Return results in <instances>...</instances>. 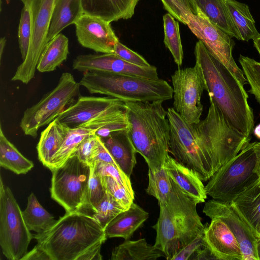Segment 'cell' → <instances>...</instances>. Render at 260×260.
Returning <instances> with one entry per match:
<instances>
[{
  "label": "cell",
  "instance_id": "1",
  "mask_svg": "<svg viewBox=\"0 0 260 260\" xmlns=\"http://www.w3.org/2000/svg\"><path fill=\"white\" fill-rule=\"evenodd\" d=\"M210 102L206 118L197 124L187 122L173 108L167 111L170 126V152L176 160L195 171L203 182L208 181L250 140L231 127Z\"/></svg>",
  "mask_w": 260,
  "mask_h": 260
},
{
  "label": "cell",
  "instance_id": "48",
  "mask_svg": "<svg viewBox=\"0 0 260 260\" xmlns=\"http://www.w3.org/2000/svg\"><path fill=\"white\" fill-rule=\"evenodd\" d=\"M256 161L254 169V172L257 174L260 180V141L256 142L255 145Z\"/></svg>",
  "mask_w": 260,
  "mask_h": 260
},
{
  "label": "cell",
  "instance_id": "32",
  "mask_svg": "<svg viewBox=\"0 0 260 260\" xmlns=\"http://www.w3.org/2000/svg\"><path fill=\"white\" fill-rule=\"evenodd\" d=\"M95 131L85 127H69L65 139L48 168L51 171L61 166L75 153L81 142Z\"/></svg>",
  "mask_w": 260,
  "mask_h": 260
},
{
  "label": "cell",
  "instance_id": "36",
  "mask_svg": "<svg viewBox=\"0 0 260 260\" xmlns=\"http://www.w3.org/2000/svg\"><path fill=\"white\" fill-rule=\"evenodd\" d=\"M239 61L250 87L248 92L260 104V62L242 55H240Z\"/></svg>",
  "mask_w": 260,
  "mask_h": 260
},
{
  "label": "cell",
  "instance_id": "40",
  "mask_svg": "<svg viewBox=\"0 0 260 260\" xmlns=\"http://www.w3.org/2000/svg\"><path fill=\"white\" fill-rule=\"evenodd\" d=\"M106 192L111 195L125 210L134 203L133 197L122 185L110 176H101Z\"/></svg>",
  "mask_w": 260,
  "mask_h": 260
},
{
  "label": "cell",
  "instance_id": "24",
  "mask_svg": "<svg viewBox=\"0 0 260 260\" xmlns=\"http://www.w3.org/2000/svg\"><path fill=\"white\" fill-rule=\"evenodd\" d=\"M69 127L55 119L41 132L37 149L39 160L46 167L61 146Z\"/></svg>",
  "mask_w": 260,
  "mask_h": 260
},
{
  "label": "cell",
  "instance_id": "2",
  "mask_svg": "<svg viewBox=\"0 0 260 260\" xmlns=\"http://www.w3.org/2000/svg\"><path fill=\"white\" fill-rule=\"evenodd\" d=\"M194 54L210 102L216 106L231 127L250 138L254 129V115L244 85L210 54L200 40L196 44Z\"/></svg>",
  "mask_w": 260,
  "mask_h": 260
},
{
  "label": "cell",
  "instance_id": "8",
  "mask_svg": "<svg viewBox=\"0 0 260 260\" xmlns=\"http://www.w3.org/2000/svg\"><path fill=\"white\" fill-rule=\"evenodd\" d=\"M80 86L71 73H63L54 89L24 111L20 122L24 134L36 137L40 127L48 125L75 102L80 94Z\"/></svg>",
  "mask_w": 260,
  "mask_h": 260
},
{
  "label": "cell",
  "instance_id": "41",
  "mask_svg": "<svg viewBox=\"0 0 260 260\" xmlns=\"http://www.w3.org/2000/svg\"><path fill=\"white\" fill-rule=\"evenodd\" d=\"M93 164L95 165L96 170L101 176H107L112 177L124 187L134 197V191L130 177L126 175L120 168L113 164L103 162H98Z\"/></svg>",
  "mask_w": 260,
  "mask_h": 260
},
{
  "label": "cell",
  "instance_id": "47",
  "mask_svg": "<svg viewBox=\"0 0 260 260\" xmlns=\"http://www.w3.org/2000/svg\"><path fill=\"white\" fill-rule=\"evenodd\" d=\"M101 246L102 245H100L92 247L82 254L78 260L102 259L100 253Z\"/></svg>",
  "mask_w": 260,
  "mask_h": 260
},
{
  "label": "cell",
  "instance_id": "22",
  "mask_svg": "<svg viewBox=\"0 0 260 260\" xmlns=\"http://www.w3.org/2000/svg\"><path fill=\"white\" fill-rule=\"evenodd\" d=\"M102 139L120 168L130 177L137 164V152L127 129L114 132L108 137Z\"/></svg>",
  "mask_w": 260,
  "mask_h": 260
},
{
  "label": "cell",
  "instance_id": "3",
  "mask_svg": "<svg viewBox=\"0 0 260 260\" xmlns=\"http://www.w3.org/2000/svg\"><path fill=\"white\" fill-rule=\"evenodd\" d=\"M85 210L66 212L48 230L33 235L51 260H78L107 238L104 227Z\"/></svg>",
  "mask_w": 260,
  "mask_h": 260
},
{
  "label": "cell",
  "instance_id": "15",
  "mask_svg": "<svg viewBox=\"0 0 260 260\" xmlns=\"http://www.w3.org/2000/svg\"><path fill=\"white\" fill-rule=\"evenodd\" d=\"M72 67L73 69L83 72H101L152 80L159 79L155 66L143 67L133 64L114 53L79 55L74 59Z\"/></svg>",
  "mask_w": 260,
  "mask_h": 260
},
{
  "label": "cell",
  "instance_id": "18",
  "mask_svg": "<svg viewBox=\"0 0 260 260\" xmlns=\"http://www.w3.org/2000/svg\"><path fill=\"white\" fill-rule=\"evenodd\" d=\"M204 239L214 259L242 260L239 243L222 220L211 219L209 225L206 224Z\"/></svg>",
  "mask_w": 260,
  "mask_h": 260
},
{
  "label": "cell",
  "instance_id": "25",
  "mask_svg": "<svg viewBox=\"0 0 260 260\" xmlns=\"http://www.w3.org/2000/svg\"><path fill=\"white\" fill-rule=\"evenodd\" d=\"M84 14L81 0H55L47 39L49 42Z\"/></svg>",
  "mask_w": 260,
  "mask_h": 260
},
{
  "label": "cell",
  "instance_id": "14",
  "mask_svg": "<svg viewBox=\"0 0 260 260\" xmlns=\"http://www.w3.org/2000/svg\"><path fill=\"white\" fill-rule=\"evenodd\" d=\"M203 212L211 220L219 219L228 226L239 243L242 260H258L257 235L233 202L211 199L205 203Z\"/></svg>",
  "mask_w": 260,
  "mask_h": 260
},
{
  "label": "cell",
  "instance_id": "4",
  "mask_svg": "<svg viewBox=\"0 0 260 260\" xmlns=\"http://www.w3.org/2000/svg\"><path fill=\"white\" fill-rule=\"evenodd\" d=\"M162 103L124 102L131 140L153 170L164 166L170 152V126Z\"/></svg>",
  "mask_w": 260,
  "mask_h": 260
},
{
  "label": "cell",
  "instance_id": "34",
  "mask_svg": "<svg viewBox=\"0 0 260 260\" xmlns=\"http://www.w3.org/2000/svg\"><path fill=\"white\" fill-rule=\"evenodd\" d=\"M148 185L146 192L154 197L158 204L164 202L172 189L171 179L164 166L160 169L148 168Z\"/></svg>",
  "mask_w": 260,
  "mask_h": 260
},
{
  "label": "cell",
  "instance_id": "37",
  "mask_svg": "<svg viewBox=\"0 0 260 260\" xmlns=\"http://www.w3.org/2000/svg\"><path fill=\"white\" fill-rule=\"evenodd\" d=\"M125 210L111 195L106 192L92 214L105 228L112 219Z\"/></svg>",
  "mask_w": 260,
  "mask_h": 260
},
{
  "label": "cell",
  "instance_id": "12",
  "mask_svg": "<svg viewBox=\"0 0 260 260\" xmlns=\"http://www.w3.org/2000/svg\"><path fill=\"white\" fill-rule=\"evenodd\" d=\"M173 108L190 124L199 123L203 106L201 98L205 84L201 70L196 63L192 67L176 70L171 75Z\"/></svg>",
  "mask_w": 260,
  "mask_h": 260
},
{
  "label": "cell",
  "instance_id": "49",
  "mask_svg": "<svg viewBox=\"0 0 260 260\" xmlns=\"http://www.w3.org/2000/svg\"><path fill=\"white\" fill-rule=\"evenodd\" d=\"M6 39L5 37H2L0 40V60L1 62L3 53L6 45Z\"/></svg>",
  "mask_w": 260,
  "mask_h": 260
},
{
  "label": "cell",
  "instance_id": "20",
  "mask_svg": "<svg viewBox=\"0 0 260 260\" xmlns=\"http://www.w3.org/2000/svg\"><path fill=\"white\" fill-rule=\"evenodd\" d=\"M140 0H81L84 14L110 23L132 17Z\"/></svg>",
  "mask_w": 260,
  "mask_h": 260
},
{
  "label": "cell",
  "instance_id": "45",
  "mask_svg": "<svg viewBox=\"0 0 260 260\" xmlns=\"http://www.w3.org/2000/svg\"><path fill=\"white\" fill-rule=\"evenodd\" d=\"M98 162L109 163L120 168L105 145L102 138L100 142L99 149L92 159L91 165Z\"/></svg>",
  "mask_w": 260,
  "mask_h": 260
},
{
  "label": "cell",
  "instance_id": "19",
  "mask_svg": "<svg viewBox=\"0 0 260 260\" xmlns=\"http://www.w3.org/2000/svg\"><path fill=\"white\" fill-rule=\"evenodd\" d=\"M164 167L170 178L184 194L197 204L205 202L207 198L205 186L195 171L169 155L166 159Z\"/></svg>",
  "mask_w": 260,
  "mask_h": 260
},
{
  "label": "cell",
  "instance_id": "28",
  "mask_svg": "<svg viewBox=\"0 0 260 260\" xmlns=\"http://www.w3.org/2000/svg\"><path fill=\"white\" fill-rule=\"evenodd\" d=\"M69 53L68 38L60 33L47 44L40 57L37 70L41 73L54 71L67 59Z\"/></svg>",
  "mask_w": 260,
  "mask_h": 260
},
{
  "label": "cell",
  "instance_id": "13",
  "mask_svg": "<svg viewBox=\"0 0 260 260\" xmlns=\"http://www.w3.org/2000/svg\"><path fill=\"white\" fill-rule=\"evenodd\" d=\"M187 25L201 41L210 54L223 64L244 85L247 82L244 73L233 56L235 42L232 37L212 23L197 8V13L189 19Z\"/></svg>",
  "mask_w": 260,
  "mask_h": 260
},
{
  "label": "cell",
  "instance_id": "46",
  "mask_svg": "<svg viewBox=\"0 0 260 260\" xmlns=\"http://www.w3.org/2000/svg\"><path fill=\"white\" fill-rule=\"evenodd\" d=\"M51 260L46 251L37 244L30 251L27 252L21 260Z\"/></svg>",
  "mask_w": 260,
  "mask_h": 260
},
{
  "label": "cell",
  "instance_id": "9",
  "mask_svg": "<svg viewBox=\"0 0 260 260\" xmlns=\"http://www.w3.org/2000/svg\"><path fill=\"white\" fill-rule=\"evenodd\" d=\"M51 171L52 199L66 212L84 210L90 166L75 153L61 166Z\"/></svg>",
  "mask_w": 260,
  "mask_h": 260
},
{
  "label": "cell",
  "instance_id": "27",
  "mask_svg": "<svg viewBox=\"0 0 260 260\" xmlns=\"http://www.w3.org/2000/svg\"><path fill=\"white\" fill-rule=\"evenodd\" d=\"M164 255L154 245L148 244L145 238H142L134 241L125 240L113 250L111 259L156 260Z\"/></svg>",
  "mask_w": 260,
  "mask_h": 260
},
{
  "label": "cell",
  "instance_id": "35",
  "mask_svg": "<svg viewBox=\"0 0 260 260\" xmlns=\"http://www.w3.org/2000/svg\"><path fill=\"white\" fill-rule=\"evenodd\" d=\"M204 230L205 228L191 242L177 253L172 260L214 259L205 242Z\"/></svg>",
  "mask_w": 260,
  "mask_h": 260
},
{
  "label": "cell",
  "instance_id": "39",
  "mask_svg": "<svg viewBox=\"0 0 260 260\" xmlns=\"http://www.w3.org/2000/svg\"><path fill=\"white\" fill-rule=\"evenodd\" d=\"M165 9L176 19L187 25L190 18L197 13L193 0H161Z\"/></svg>",
  "mask_w": 260,
  "mask_h": 260
},
{
  "label": "cell",
  "instance_id": "30",
  "mask_svg": "<svg viewBox=\"0 0 260 260\" xmlns=\"http://www.w3.org/2000/svg\"><path fill=\"white\" fill-rule=\"evenodd\" d=\"M231 17L236 25L241 37V41H249L260 37L254 20L249 7L236 0H225Z\"/></svg>",
  "mask_w": 260,
  "mask_h": 260
},
{
  "label": "cell",
  "instance_id": "29",
  "mask_svg": "<svg viewBox=\"0 0 260 260\" xmlns=\"http://www.w3.org/2000/svg\"><path fill=\"white\" fill-rule=\"evenodd\" d=\"M0 166L14 173L25 174L34 166L31 160L26 158L10 142L0 128Z\"/></svg>",
  "mask_w": 260,
  "mask_h": 260
},
{
  "label": "cell",
  "instance_id": "52",
  "mask_svg": "<svg viewBox=\"0 0 260 260\" xmlns=\"http://www.w3.org/2000/svg\"><path fill=\"white\" fill-rule=\"evenodd\" d=\"M257 254L258 260H260V239L258 240L257 243Z\"/></svg>",
  "mask_w": 260,
  "mask_h": 260
},
{
  "label": "cell",
  "instance_id": "26",
  "mask_svg": "<svg viewBox=\"0 0 260 260\" xmlns=\"http://www.w3.org/2000/svg\"><path fill=\"white\" fill-rule=\"evenodd\" d=\"M197 7L209 19L232 38L241 40L239 30L235 25L225 0H193Z\"/></svg>",
  "mask_w": 260,
  "mask_h": 260
},
{
  "label": "cell",
  "instance_id": "38",
  "mask_svg": "<svg viewBox=\"0 0 260 260\" xmlns=\"http://www.w3.org/2000/svg\"><path fill=\"white\" fill-rule=\"evenodd\" d=\"M90 173L88 182L86 205L84 210L92 212L103 198L106 191L102 181L101 176L98 173L94 164L90 166Z\"/></svg>",
  "mask_w": 260,
  "mask_h": 260
},
{
  "label": "cell",
  "instance_id": "23",
  "mask_svg": "<svg viewBox=\"0 0 260 260\" xmlns=\"http://www.w3.org/2000/svg\"><path fill=\"white\" fill-rule=\"evenodd\" d=\"M260 239V180L258 178L232 202Z\"/></svg>",
  "mask_w": 260,
  "mask_h": 260
},
{
  "label": "cell",
  "instance_id": "11",
  "mask_svg": "<svg viewBox=\"0 0 260 260\" xmlns=\"http://www.w3.org/2000/svg\"><path fill=\"white\" fill-rule=\"evenodd\" d=\"M29 10L31 34L26 57L12 81L27 84L34 78L40 57L48 43V34L55 0H20Z\"/></svg>",
  "mask_w": 260,
  "mask_h": 260
},
{
  "label": "cell",
  "instance_id": "6",
  "mask_svg": "<svg viewBox=\"0 0 260 260\" xmlns=\"http://www.w3.org/2000/svg\"><path fill=\"white\" fill-rule=\"evenodd\" d=\"M90 93L106 95L123 102H164L173 96L165 80L101 72H85L79 82Z\"/></svg>",
  "mask_w": 260,
  "mask_h": 260
},
{
  "label": "cell",
  "instance_id": "5",
  "mask_svg": "<svg viewBox=\"0 0 260 260\" xmlns=\"http://www.w3.org/2000/svg\"><path fill=\"white\" fill-rule=\"evenodd\" d=\"M171 182V191L167 199L158 204L159 217L152 226L156 233L154 246L168 260H172L205 227L197 212V204L172 179Z\"/></svg>",
  "mask_w": 260,
  "mask_h": 260
},
{
  "label": "cell",
  "instance_id": "21",
  "mask_svg": "<svg viewBox=\"0 0 260 260\" xmlns=\"http://www.w3.org/2000/svg\"><path fill=\"white\" fill-rule=\"evenodd\" d=\"M148 217L147 212L133 203L128 209L119 213L105 226L106 237L128 240Z\"/></svg>",
  "mask_w": 260,
  "mask_h": 260
},
{
  "label": "cell",
  "instance_id": "43",
  "mask_svg": "<svg viewBox=\"0 0 260 260\" xmlns=\"http://www.w3.org/2000/svg\"><path fill=\"white\" fill-rule=\"evenodd\" d=\"M101 138L94 133L87 136L79 144L75 153L79 159L90 166L99 147Z\"/></svg>",
  "mask_w": 260,
  "mask_h": 260
},
{
  "label": "cell",
  "instance_id": "50",
  "mask_svg": "<svg viewBox=\"0 0 260 260\" xmlns=\"http://www.w3.org/2000/svg\"><path fill=\"white\" fill-rule=\"evenodd\" d=\"M253 45L260 56V37L253 40Z\"/></svg>",
  "mask_w": 260,
  "mask_h": 260
},
{
  "label": "cell",
  "instance_id": "44",
  "mask_svg": "<svg viewBox=\"0 0 260 260\" xmlns=\"http://www.w3.org/2000/svg\"><path fill=\"white\" fill-rule=\"evenodd\" d=\"M114 53L130 63L143 67L151 66L143 57L130 49L119 41H118L115 46Z\"/></svg>",
  "mask_w": 260,
  "mask_h": 260
},
{
  "label": "cell",
  "instance_id": "7",
  "mask_svg": "<svg viewBox=\"0 0 260 260\" xmlns=\"http://www.w3.org/2000/svg\"><path fill=\"white\" fill-rule=\"evenodd\" d=\"M256 142L247 143L237 155L214 174L205 185L207 196L214 200L231 203L258 178L254 172Z\"/></svg>",
  "mask_w": 260,
  "mask_h": 260
},
{
  "label": "cell",
  "instance_id": "31",
  "mask_svg": "<svg viewBox=\"0 0 260 260\" xmlns=\"http://www.w3.org/2000/svg\"><path fill=\"white\" fill-rule=\"evenodd\" d=\"M22 214L28 229L37 234L48 230L56 221L40 204L32 192L28 197L27 206Z\"/></svg>",
  "mask_w": 260,
  "mask_h": 260
},
{
  "label": "cell",
  "instance_id": "10",
  "mask_svg": "<svg viewBox=\"0 0 260 260\" xmlns=\"http://www.w3.org/2000/svg\"><path fill=\"white\" fill-rule=\"evenodd\" d=\"M24 221L22 211L9 187L0 182V245L9 260H21L34 238Z\"/></svg>",
  "mask_w": 260,
  "mask_h": 260
},
{
  "label": "cell",
  "instance_id": "42",
  "mask_svg": "<svg viewBox=\"0 0 260 260\" xmlns=\"http://www.w3.org/2000/svg\"><path fill=\"white\" fill-rule=\"evenodd\" d=\"M31 34V25L29 10L24 6L21 10L18 26V43L23 60L26 56Z\"/></svg>",
  "mask_w": 260,
  "mask_h": 260
},
{
  "label": "cell",
  "instance_id": "33",
  "mask_svg": "<svg viewBox=\"0 0 260 260\" xmlns=\"http://www.w3.org/2000/svg\"><path fill=\"white\" fill-rule=\"evenodd\" d=\"M163 21L164 42L171 53L175 63L180 68L182 64L183 52L178 22L169 13L164 15Z\"/></svg>",
  "mask_w": 260,
  "mask_h": 260
},
{
  "label": "cell",
  "instance_id": "16",
  "mask_svg": "<svg viewBox=\"0 0 260 260\" xmlns=\"http://www.w3.org/2000/svg\"><path fill=\"white\" fill-rule=\"evenodd\" d=\"M124 107V102L109 96H79L56 119L68 127H81L102 115Z\"/></svg>",
  "mask_w": 260,
  "mask_h": 260
},
{
  "label": "cell",
  "instance_id": "51",
  "mask_svg": "<svg viewBox=\"0 0 260 260\" xmlns=\"http://www.w3.org/2000/svg\"><path fill=\"white\" fill-rule=\"evenodd\" d=\"M253 133L257 138L260 139V124L253 129Z\"/></svg>",
  "mask_w": 260,
  "mask_h": 260
},
{
  "label": "cell",
  "instance_id": "17",
  "mask_svg": "<svg viewBox=\"0 0 260 260\" xmlns=\"http://www.w3.org/2000/svg\"><path fill=\"white\" fill-rule=\"evenodd\" d=\"M78 42L97 53H114L119 41L110 23L100 18L84 14L75 23Z\"/></svg>",
  "mask_w": 260,
  "mask_h": 260
}]
</instances>
